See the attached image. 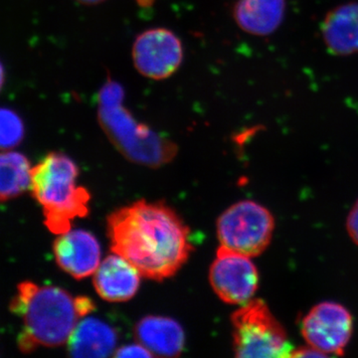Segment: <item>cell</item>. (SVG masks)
I'll use <instances>...</instances> for the list:
<instances>
[{
    "mask_svg": "<svg viewBox=\"0 0 358 358\" xmlns=\"http://www.w3.org/2000/svg\"><path fill=\"white\" fill-rule=\"evenodd\" d=\"M113 253L124 257L141 277L162 281L173 277L193 249L190 230L162 202H134L108 217Z\"/></svg>",
    "mask_w": 358,
    "mask_h": 358,
    "instance_id": "1",
    "label": "cell"
},
{
    "mask_svg": "<svg viewBox=\"0 0 358 358\" xmlns=\"http://www.w3.org/2000/svg\"><path fill=\"white\" fill-rule=\"evenodd\" d=\"M11 310L22 317L24 329L18 338L21 350L31 352L38 345L67 343L81 319L77 299L65 289L24 282L18 286Z\"/></svg>",
    "mask_w": 358,
    "mask_h": 358,
    "instance_id": "2",
    "label": "cell"
},
{
    "mask_svg": "<svg viewBox=\"0 0 358 358\" xmlns=\"http://www.w3.org/2000/svg\"><path fill=\"white\" fill-rule=\"evenodd\" d=\"M78 176L77 164L60 152H51L32 167L30 189L43 207L45 224L52 233L67 232L75 219L89 213L91 195L77 185Z\"/></svg>",
    "mask_w": 358,
    "mask_h": 358,
    "instance_id": "3",
    "label": "cell"
},
{
    "mask_svg": "<svg viewBox=\"0 0 358 358\" xmlns=\"http://www.w3.org/2000/svg\"><path fill=\"white\" fill-rule=\"evenodd\" d=\"M124 91L108 82L99 94V120L113 145L126 159L148 167L169 164L178 154L173 141L134 119L122 106Z\"/></svg>",
    "mask_w": 358,
    "mask_h": 358,
    "instance_id": "4",
    "label": "cell"
},
{
    "mask_svg": "<svg viewBox=\"0 0 358 358\" xmlns=\"http://www.w3.org/2000/svg\"><path fill=\"white\" fill-rule=\"evenodd\" d=\"M231 322L237 357H289L294 352L284 327L262 300L242 305Z\"/></svg>",
    "mask_w": 358,
    "mask_h": 358,
    "instance_id": "5",
    "label": "cell"
},
{
    "mask_svg": "<svg viewBox=\"0 0 358 358\" xmlns=\"http://www.w3.org/2000/svg\"><path fill=\"white\" fill-rule=\"evenodd\" d=\"M274 228V217L267 208L251 200H243L221 214L217 236L221 246L252 258L267 248Z\"/></svg>",
    "mask_w": 358,
    "mask_h": 358,
    "instance_id": "6",
    "label": "cell"
},
{
    "mask_svg": "<svg viewBox=\"0 0 358 358\" xmlns=\"http://www.w3.org/2000/svg\"><path fill=\"white\" fill-rule=\"evenodd\" d=\"M209 281L221 300L244 305L258 289L259 274L250 257L220 246L209 271Z\"/></svg>",
    "mask_w": 358,
    "mask_h": 358,
    "instance_id": "7",
    "label": "cell"
},
{
    "mask_svg": "<svg viewBox=\"0 0 358 358\" xmlns=\"http://www.w3.org/2000/svg\"><path fill=\"white\" fill-rule=\"evenodd\" d=\"M180 39L166 28H152L141 33L133 46L136 69L152 80L171 77L182 63Z\"/></svg>",
    "mask_w": 358,
    "mask_h": 358,
    "instance_id": "8",
    "label": "cell"
},
{
    "mask_svg": "<svg viewBox=\"0 0 358 358\" xmlns=\"http://www.w3.org/2000/svg\"><path fill=\"white\" fill-rule=\"evenodd\" d=\"M352 333V317L343 306L324 301L303 317L301 334L313 348L343 355Z\"/></svg>",
    "mask_w": 358,
    "mask_h": 358,
    "instance_id": "9",
    "label": "cell"
},
{
    "mask_svg": "<svg viewBox=\"0 0 358 358\" xmlns=\"http://www.w3.org/2000/svg\"><path fill=\"white\" fill-rule=\"evenodd\" d=\"M53 251L59 267L77 280L94 275L101 263L100 244L88 231L70 229L58 235Z\"/></svg>",
    "mask_w": 358,
    "mask_h": 358,
    "instance_id": "10",
    "label": "cell"
},
{
    "mask_svg": "<svg viewBox=\"0 0 358 358\" xmlns=\"http://www.w3.org/2000/svg\"><path fill=\"white\" fill-rule=\"evenodd\" d=\"M141 275L124 257H106L94 273V287L103 300L122 303L131 300L140 288Z\"/></svg>",
    "mask_w": 358,
    "mask_h": 358,
    "instance_id": "11",
    "label": "cell"
},
{
    "mask_svg": "<svg viewBox=\"0 0 358 358\" xmlns=\"http://www.w3.org/2000/svg\"><path fill=\"white\" fill-rule=\"evenodd\" d=\"M134 336L154 357H179L185 348V331L171 317L159 315L143 317L134 327Z\"/></svg>",
    "mask_w": 358,
    "mask_h": 358,
    "instance_id": "12",
    "label": "cell"
},
{
    "mask_svg": "<svg viewBox=\"0 0 358 358\" xmlns=\"http://www.w3.org/2000/svg\"><path fill=\"white\" fill-rule=\"evenodd\" d=\"M117 343V333L110 324L85 317L68 339V352L73 357H107L114 355Z\"/></svg>",
    "mask_w": 358,
    "mask_h": 358,
    "instance_id": "13",
    "label": "cell"
},
{
    "mask_svg": "<svg viewBox=\"0 0 358 358\" xmlns=\"http://www.w3.org/2000/svg\"><path fill=\"white\" fill-rule=\"evenodd\" d=\"M285 9V0H238L233 14L244 31L264 36L279 27Z\"/></svg>",
    "mask_w": 358,
    "mask_h": 358,
    "instance_id": "14",
    "label": "cell"
},
{
    "mask_svg": "<svg viewBox=\"0 0 358 358\" xmlns=\"http://www.w3.org/2000/svg\"><path fill=\"white\" fill-rule=\"evenodd\" d=\"M327 48L348 55L358 52V4H345L327 15L322 25Z\"/></svg>",
    "mask_w": 358,
    "mask_h": 358,
    "instance_id": "15",
    "label": "cell"
},
{
    "mask_svg": "<svg viewBox=\"0 0 358 358\" xmlns=\"http://www.w3.org/2000/svg\"><path fill=\"white\" fill-rule=\"evenodd\" d=\"M32 166L20 152H0V201L15 199L31 187Z\"/></svg>",
    "mask_w": 358,
    "mask_h": 358,
    "instance_id": "16",
    "label": "cell"
},
{
    "mask_svg": "<svg viewBox=\"0 0 358 358\" xmlns=\"http://www.w3.org/2000/svg\"><path fill=\"white\" fill-rule=\"evenodd\" d=\"M24 138V124L13 110L0 108V150H8Z\"/></svg>",
    "mask_w": 358,
    "mask_h": 358,
    "instance_id": "17",
    "label": "cell"
},
{
    "mask_svg": "<svg viewBox=\"0 0 358 358\" xmlns=\"http://www.w3.org/2000/svg\"><path fill=\"white\" fill-rule=\"evenodd\" d=\"M115 357H154L145 346L141 345L140 343L134 345H128L122 346V348L115 350L114 353Z\"/></svg>",
    "mask_w": 358,
    "mask_h": 358,
    "instance_id": "18",
    "label": "cell"
},
{
    "mask_svg": "<svg viewBox=\"0 0 358 358\" xmlns=\"http://www.w3.org/2000/svg\"><path fill=\"white\" fill-rule=\"evenodd\" d=\"M348 230L355 243L358 245V201L348 216Z\"/></svg>",
    "mask_w": 358,
    "mask_h": 358,
    "instance_id": "19",
    "label": "cell"
},
{
    "mask_svg": "<svg viewBox=\"0 0 358 358\" xmlns=\"http://www.w3.org/2000/svg\"><path fill=\"white\" fill-rule=\"evenodd\" d=\"M326 353L320 352L317 348H313L310 345V348H303L300 350H294L292 352L291 357H327Z\"/></svg>",
    "mask_w": 358,
    "mask_h": 358,
    "instance_id": "20",
    "label": "cell"
},
{
    "mask_svg": "<svg viewBox=\"0 0 358 358\" xmlns=\"http://www.w3.org/2000/svg\"><path fill=\"white\" fill-rule=\"evenodd\" d=\"M4 81H6V73H4L3 65L0 62V91L3 87Z\"/></svg>",
    "mask_w": 358,
    "mask_h": 358,
    "instance_id": "21",
    "label": "cell"
},
{
    "mask_svg": "<svg viewBox=\"0 0 358 358\" xmlns=\"http://www.w3.org/2000/svg\"><path fill=\"white\" fill-rule=\"evenodd\" d=\"M80 3L87 4V6H94V4L101 3L105 0H77Z\"/></svg>",
    "mask_w": 358,
    "mask_h": 358,
    "instance_id": "22",
    "label": "cell"
},
{
    "mask_svg": "<svg viewBox=\"0 0 358 358\" xmlns=\"http://www.w3.org/2000/svg\"><path fill=\"white\" fill-rule=\"evenodd\" d=\"M138 3L143 7H150L154 4L155 0H136Z\"/></svg>",
    "mask_w": 358,
    "mask_h": 358,
    "instance_id": "23",
    "label": "cell"
}]
</instances>
